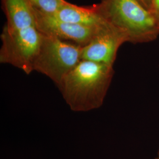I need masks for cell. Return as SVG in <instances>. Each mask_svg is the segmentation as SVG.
Instances as JSON below:
<instances>
[{
	"instance_id": "1",
	"label": "cell",
	"mask_w": 159,
	"mask_h": 159,
	"mask_svg": "<svg viewBox=\"0 0 159 159\" xmlns=\"http://www.w3.org/2000/svg\"><path fill=\"white\" fill-rule=\"evenodd\" d=\"M114 73L113 66L82 60L58 88L71 110L89 111L102 106Z\"/></svg>"
},
{
	"instance_id": "2",
	"label": "cell",
	"mask_w": 159,
	"mask_h": 159,
	"mask_svg": "<svg viewBox=\"0 0 159 159\" xmlns=\"http://www.w3.org/2000/svg\"><path fill=\"white\" fill-rule=\"evenodd\" d=\"M104 20L125 37L127 43H150L159 35V25L150 10L136 0H101L96 4Z\"/></svg>"
},
{
	"instance_id": "3",
	"label": "cell",
	"mask_w": 159,
	"mask_h": 159,
	"mask_svg": "<svg viewBox=\"0 0 159 159\" xmlns=\"http://www.w3.org/2000/svg\"><path fill=\"white\" fill-rule=\"evenodd\" d=\"M82 47L43 35L34 61V71L46 75L59 87L81 60Z\"/></svg>"
},
{
	"instance_id": "4",
	"label": "cell",
	"mask_w": 159,
	"mask_h": 159,
	"mask_svg": "<svg viewBox=\"0 0 159 159\" xmlns=\"http://www.w3.org/2000/svg\"><path fill=\"white\" fill-rule=\"evenodd\" d=\"M43 37L35 27L10 30L4 26L1 35L0 63L12 65L25 74L31 73Z\"/></svg>"
},
{
	"instance_id": "5",
	"label": "cell",
	"mask_w": 159,
	"mask_h": 159,
	"mask_svg": "<svg viewBox=\"0 0 159 159\" xmlns=\"http://www.w3.org/2000/svg\"><path fill=\"white\" fill-rule=\"evenodd\" d=\"M33 9L35 20V28L41 34L71 42L81 47L86 45L100 28H92L66 22L52 15L46 14Z\"/></svg>"
},
{
	"instance_id": "6",
	"label": "cell",
	"mask_w": 159,
	"mask_h": 159,
	"mask_svg": "<svg viewBox=\"0 0 159 159\" xmlns=\"http://www.w3.org/2000/svg\"><path fill=\"white\" fill-rule=\"evenodd\" d=\"M127 43L125 37L110 24L100 27L91 40L82 47L81 60L113 66L120 46Z\"/></svg>"
},
{
	"instance_id": "7",
	"label": "cell",
	"mask_w": 159,
	"mask_h": 159,
	"mask_svg": "<svg viewBox=\"0 0 159 159\" xmlns=\"http://www.w3.org/2000/svg\"><path fill=\"white\" fill-rule=\"evenodd\" d=\"M52 16L66 22L92 28H99L108 24L99 13L96 4L80 7L68 2Z\"/></svg>"
},
{
	"instance_id": "8",
	"label": "cell",
	"mask_w": 159,
	"mask_h": 159,
	"mask_svg": "<svg viewBox=\"0 0 159 159\" xmlns=\"http://www.w3.org/2000/svg\"><path fill=\"white\" fill-rule=\"evenodd\" d=\"M7 22L5 25L10 30H21L35 27L33 9L27 0H2Z\"/></svg>"
},
{
	"instance_id": "9",
	"label": "cell",
	"mask_w": 159,
	"mask_h": 159,
	"mask_svg": "<svg viewBox=\"0 0 159 159\" xmlns=\"http://www.w3.org/2000/svg\"><path fill=\"white\" fill-rule=\"evenodd\" d=\"M34 10L48 15H54L68 2L66 0H27Z\"/></svg>"
},
{
	"instance_id": "10",
	"label": "cell",
	"mask_w": 159,
	"mask_h": 159,
	"mask_svg": "<svg viewBox=\"0 0 159 159\" xmlns=\"http://www.w3.org/2000/svg\"><path fill=\"white\" fill-rule=\"evenodd\" d=\"M150 12L159 25V0H152Z\"/></svg>"
},
{
	"instance_id": "11",
	"label": "cell",
	"mask_w": 159,
	"mask_h": 159,
	"mask_svg": "<svg viewBox=\"0 0 159 159\" xmlns=\"http://www.w3.org/2000/svg\"><path fill=\"white\" fill-rule=\"evenodd\" d=\"M140 4L144 6L146 8L150 11L151 5H152V0H136Z\"/></svg>"
},
{
	"instance_id": "12",
	"label": "cell",
	"mask_w": 159,
	"mask_h": 159,
	"mask_svg": "<svg viewBox=\"0 0 159 159\" xmlns=\"http://www.w3.org/2000/svg\"><path fill=\"white\" fill-rule=\"evenodd\" d=\"M156 159H159V151H158V154H157V157Z\"/></svg>"
}]
</instances>
